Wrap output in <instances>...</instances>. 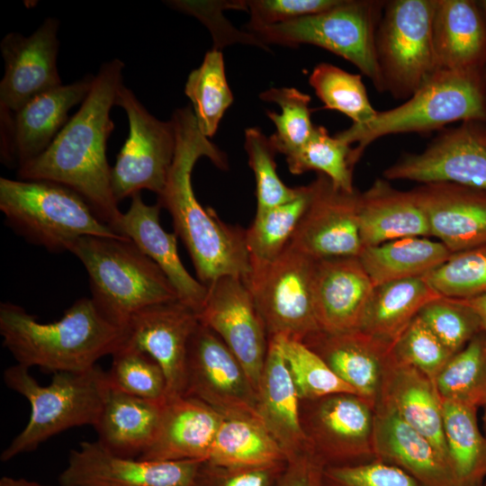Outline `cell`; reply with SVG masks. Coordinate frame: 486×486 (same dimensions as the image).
Here are the masks:
<instances>
[{
  "instance_id": "cell-51",
  "label": "cell",
  "mask_w": 486,
  "mask_h": 486,
  "mask_svg": "<svg viewBox=\"0 0 486 486\" xmlns=\"http://www.w3.org/2000/svg\"><path fill=\"white\" fill-rule=\"evenodd\" d=\"M324 462L308 450L286 462L275 486H325Z\"/></svg>"
},
{
  "instance_id": "cell-33",
  "label": "cell",
  "mask_w": 486,
  "mask_h": 486,
  "mask_svg": "<svg viewBox=\"0 0 486 486\" xmlns=\"http://www.w3.org/2000/svg\"><path fill=\"white\" fill-rule=\"evenodd\" d=\"M452 253L438 240L409 237L363 248L358 258L374 285L422 277Z\"/></svg>"
},
{
  "instance_id": "cell-47",
  "label": "cell",
  "mask_w": 486,
  "mask_h": 486,
  "mask_svg": "<svg viewBox=\"0 0 486 486\" xmlns=\"http://www.w3.org/2000/svg\"><path fill=\"white\" fill-rule=\"evenodd\" d=\"M392 351L433 381L453 356L418 315L392 344Z\"/></svg>"
},
{
  "instance_id": "cell-28",
  "label": "cell",
  "mask_w": 486,
  "mask_h": 486,
  "mask_svg": "<svg viewBox=\"0 0 486 486\" xmlns=\"http://www.w3.org/2000/svg\"><path fill=\"white\" fill-rule=\"evenodd\" d=\"M433 45L437 69L482 74L486 22L471 0H435Z\"/></svg>"
},
{
  "instance_id": "cell-41",
  "label": "cell",
  "mask_w": 486,
  "mask_h": 486,
  "mask_svg": "<svg viewBox=\"0 0 486 486\" xmlns=\"http://www.w3.org/2000/svg\"><path fill=\"white\" fill-rule=\"evenodd\" d=\"M301 400H316L338 393L356 392L303 342L275 337ZM357 395V394H356Z\"/></svg>"
},
{
  "instance_id": "cell-46",
  "label": "cell",
  "mask_w": 486,
  "mask_h": 486,
  "mask_svg": "<svg viewBox=\"0 0 486 486\" xmlns=\"http://www.w3.org/2000/svg\"><path fill=\"white\" fill-rule=\"evenodd\" d=\"M418 316L453 355L482 332L476 313L458 299L441 296L426 304Z\"/></svg>"
},
{
  "instance_id": "cell-12",
  "label": "cell",
  "mask_w": 486,
  "mask_h": 486,
  "mask_svg": "<svg viewBox=\"0 0 486 486\" xmlns=\"http://www.w3.org/2000/svg\"><path fill=\"white\" fill-rule=\"evenodd\" d=\"M184 395L222 417L257 418V392L245 369L212 329L200 321L188 346Z\"/></svg>"
},
{
  "instance_id": "cell-42",
  "label": "cell",
  "mask_w": 486,
  "mask_h": 486,
  "mask_svg": "<svg viewBox=\"0 0 486 486\" xmlns=\"http://www.w3.org/2000/svg\"><path fill=\"white\" fill-rule=\"evenodd\" d=\"M259 98L281 107V113L266 111L276 129L269 137L275 151L286 156L302 147L315 129L309 107L310 96L294 87H271Z\"/></svg>"
},
{
  "instance_id": "cell-1",
  "label": "cell",
  "mask_w": 486,
  "mask_h": 486,
  "mask_svg": "<svg viewBox=\"0 0 486 486\" xmlns=\"http://www.w3.org/2000/svg\"><path fill=\"white\" fill-rule=\"evenodd\" d=\"M176 149L158 202L170 214L175 233L184 244L198 280L208 286L230 275L246 280L251 273L246 230L222 221L214 210L198 202L192 184L197 160L208 158L217 167H229L227 156L200 130L190 106L176 109L170 119Z\"/></svg>"
},
{
  "instance_id": "cell-31",
  "label": "cell",
  "mask_w": 486,
  "mask_h": 486,
  "mask_svg": "<svg viewBox=\"0 0 486 486\" xmlns=\"http://www.w3.org/2000/svg\"><path fill=\"white\" fill-rule=\"evenodd\" d=\"M164 401L142 399L110 386L94 425L97 441L114 454L139 458L158 430Z\"/></svg>"
},
{
  "instance_id": "cell-5",
  "label": "cell",
  "mask_w": 486,
  "mask_h": 486,
  "mask_svg": "<svg viewBox=\"0 0 486 486\" xmlns=\"http://www.w3.org/2000/svg\"><path fill=\"white\" fill-rule=\"evenodd\" d=\"M5 385L24 397L31 413L23 429L1 453L7 462L35 450L41 443L67 429L96 424L110 388L107 372L99 365L83 372L54 373L48 385L40 384L21 364L7 367Z\"/></svg>"
},
{
  "instance_id": "cell-26",
  "label": "cell",
  "mask_w": 486,
  "mask_h": 486,
  "mask_svg": "<svg viewBox=\"0 0 486 486\" xmlns=\"http://www.w3.org/2000/svg\"><path fill=\"white\" fill-rule=\"evenodd\" d=\"M303 343L357 395L375 406L392 345L361 330L342 333L319 330Z\"/></svg>"
},
{
  "instance_id": "cell-30",
  "label": "cell",
  "mask_w": 486,
  "mask_h": 486,
  "mask_svg": "<svg viewBox=\"0 0 486 486\" xmlns=\"http://www.w3.org/2000/svg\"><path fill=\"white\" fill-rule=\"evenodd\" d=\"M358 227L363 248L409 237H429L427 217L410 190L376 179L358 194Z\"/></svg>"
},
{
  "instance_id": "cell-39",
  "label": "cell",
  "mask_w": 486,
  "mask_h": 486,
  "mask_svg": "<svg viewBox=\"0 0 486 486\" xmlns=\"http://www.w3.org/2000/svg\"><path fill=\"white\" fill-rule=\"evenodd\" d=\"M353 148L351 145L330 136L323 126H316L308 141L300 148L284 156L289 171L301 175L308 171H316L326 176L334 186L352 193Z\"/></svg>"
},
{
  "instance_id": "cell-43",
  "label": "cell",
  "mask_w": 486,
  "mask_h": 486,
  "mask_svg": "<svg viewBox=\"0 0 486 486\" xmlns=\"http://www.w3.org/2000/svg\"><path fill=\"white\" fill-rule=\"evenodd\" d=\"M112 356L106 371L111 387L146 400H166L164 373L149 356L123 344Z\"/></svg>"
},
{
  "instance_id": "cell-57",
  "label": "cell",
  "mask_w": 486,
  "mask_h": 486,
  "mask_svg": "<svg viewBox=\"0 0 486 486\" xmlns=\"http://www.w3.org/2000/svg\"><path fill=\"white\" fill-rule=\"evenodd\" d=\"M485 134H486V128H485Z\"/></svg>"
},
{
  "instance_id": "cell-20",
  "label": "cell",
  "mask_w": 486,
  "mask_h": 486,
  "mask_svg": "<svg viewBox=\"0 0 486 486\" xmlns=\"http://www.w3.org/2000/svg\"><path fill=\"white\" fill-rule=\"evenodd\" d=\"M307 430L312 450L325 463L338 464L374 457V405L354 393H338L316 400Z\"/></svg>"
},
{
  "instance_id": "cell-3",
  "label": "cell",
  "mask_w": 486,
  "mask_h": 486,
  "mask_svg": "<svg viewBox=\"0 0 486 486\" xmlns=\"http://www.w3.org/2000/svg\"><path fill=\"white\" fill-rule=\"evenodd\" d=\"M0 334L18 364L53 374L91 369L126 340L125 329L105 319L87 297L76 301L58 320L47 323L19 305L1 302Z\"/></svg>"
},
{
  "instance_id": "cell-13",
  "label": "cell",
  "mask_w": 486,
  "mask_h": 486,
  "mask_svg": "<svg viewBox=\"0 0 486 486\" xmlns=\"http://www.w3.org/2000/svg\"><path fill=\"white\" fill-rule=\"evenodd\" d=\"M208 287L199 321L229 347L248 374L256 392L269 338L253 297L239 277H220Z\"/></svg>"
},
{
  "instance_id": "cell-49",
  "label": "cell",
  "mask_w": 486,
  "mask_h": 486,
  "mask_svg": "<svg viewBox=\"0 0 486 486\" xmlns=\"http://www.w3.org/2000/svg\"><path fill=\"white\" fill-rule=\"evenodd\" d=\"M340 0H249L245 1L250 19L248 31L284 23L325 12Z\"/></svg>"
},
{
  "instance_id": "cell-40",
  "label": "cell",
  "mask_w": 486,
  "mask_h": 486,
  "mask_svg": "<svg viewBox=\"0 0 486 486\" xmlns=\"http://www.w3.org/2000/svg\"><path fill=\"white\" fill-rule=\"evenodd\" d=\"M309 84L324 104V109L344 113L353 121L352 124H364L378 112L372 106L359 74L322 62L312 69Z\"/></svg>"
},
{
  "instance_id": "cell-34",
  "label": "cell",
  "mask_w": 486,
  "mask_h": 486,
  "mask_svg": "<svg viewBox=\"0 0 486 486\" xmlns=\"http://www.w3.org/2000/svg\"><path fill=\"white\" fill-rule=\"evenodd\" d=\"M443 432L456 486H482L486 480V435L472 405L442 400Z\"/></svg>"
},
{
  "instance_id": "cell-53",
  "label": "cell",
  "mask_w": 486,
  "mask_h": 486,
  "mask_svg": "<svg viewBox=\"0 0 486 486\" xmlns=\"http://www.w3.org/2000/svg\"><path fill=\"white\" fill-rule=\"evenodd\" d=\"M0 486H50L44 485L37 482L29 481L23 478H14L3 476L0 480Z\"/></svg>"
},
{
  "instance_id": "cell-24",
  "label": "cell",
  "mask_w": 486,
  "mask_h": 486,
  "mask_svg": "<svg viewBox=\"0 0 486 486\" xmlns=\"http://www.w3.org/2000/svg\"><path fill=\"white\" fill-rule=\"evenodd\" d=\"M161 206L147 204L140 193L131 196L128 211L122 213L118 233L129 238L165 274L175 288L178 301L201 311L208 287L194 278L183 265L177 249V236L166 232L159 222Z\"/></svg>"
},
{
  "instance_id": "cell-25",
  "label": "cell",
  "mask_w": 486,
  "mask_h": 486,
  "mask_svg": "<svg viewBox=\"0 0 486 486\" xmlns=\"http://www.w3.org/2000/svg\"><path fill=\"white\" fill-rule=\"evenodd\" d=\"M222 416L186 395L165 400L157 435L139 457L146 461L209 460Z\"/></svg>"
},
{
  "instance_id": "cell-56",
  "label": "cell",
  "mask_w": 486,
  "mask_h": 486,
  "mask_svg": "<svg viewBox=\"0 0 486 486\" xmlns=\"http://www.w3.org/2000/svg\"><path fill=\"white\" fill-rule=\"evenodd\" d=\"M482 486H486V480L484 481Z\"/></svg>"
},
{
  "instance_id": "cell-18",
  "label": "cell",
  "mask_w": 486,
  "mask_h": 486,
  "mask_svg": "<svg viewBox=\"0 0 486 486\" xmlns=\"http://www.w3.org/2000/svg\"><path fill=\"white\" fill-rule=\"evenodd\" d=\"M59 22L48 17L29 36L8 32L0 43L4 75L0 114H10L36 96L60 86L57 66Z\"/></svg>"
},
{
  "instance_id": "cell-27",
  "label": "cell",
  "mask_w": 486,
  "mask_h": 486,
  "mask_svg": "<svg viewBox=\"0 0 486 486\" xmlns=\"http://www.w3.org/2000/svg\"><path fill=\"white\" fill-rule=\"evenodd\" d=\"M376 403L390 409L428 437L448 461L442 399L434 381L399 360L392 351L385 364Z\"/></svg>"
},
{
  "instance_id": "cell-21",
  "label": "cell",
  "mask_w": 486,
  "mask_h": 486,
  "mask_svg": "<svg viewBox=\"0 0 486 486\" xmlns=\"http://www.w3.org/2000/svg\"><path fill=\"white\" fill-rule=\"evenodd\" d=\"M410 192L427 217L430 236L452 254L486 246V191L436 182Z\"/></svg>"
},
{
  "instance_id": "cell-22",
  "label": "cell",
  "mask_w": 486,
  "mask_h": 486,
  "mask_svg": "<svg viewBox=\"0 0 486 486\" xmlns=\"http://www.w3.org/2000/svg\"><path fill=\"white\" fill-rule=\"evenodd\" d=\"M374 287L358 256L315 260L312 295L320 330H358Z\"/></svg>"
},
{
  "instance_id": "cell-50",
  "label": "cell",
  "mask_w": 486,
  "mask_h": 486,
  "mask_svg": "<svg viewBox=\"0 0 486 486\" xmlns=\"http://www.w3.org/2000/svg\"><path fill=\"white\" fill-rule=\"evenodd\" d=\"M285 464L220 466L204 462L196 486H275Z\"/></svg>"
},
{
  "instance_id": "cell-52",
  "label": "cell",
  "mask_w": 486,
  "mask_h": 486,
  "mask_svg": "<svg viewBox=\"0 0 486 486\" xmlns=\"http://www.w3.org/2000/svg\"><path fill=\"white\" fill-rule=\"evenodd\" d=\"M461 301L476 313L481 323L482 330L486 334V294Z\"/></svg>"
},
{
  "instance_id": "cell-58",
  "label": "cell",
  "mask_w": 486,
  "mask_h": 486,
  "mask_svg": "<svg viewBox=\"0 0 486 486\" xmlns=\"http://www.w3.org/2000/svg\"><path fill=\"white\" fill-rule=\"evenodd\" d=\"M485 435H486V428H485Z\"/></svg>"
},
{
  "instance_id": "cell-17",
  "label": "cell",
  "mask_w": 486,
  "mask_h": 486,
  "mask_svg": "<svg viewBox=\"0 0 486 486\" xmlns=\"http://www.w3.org/2000/svg\"><path fill=\"white\" fill-rule=\"evenodd\" d=\"M94 76L43 93L14 113L0 114L1 161L20 166L43 153L66 125L69 111L87 96Z\"/></svg>"
},
{
  "instance_id": "cell-19",
  "label": "cell",
  "mask_w": 486,
  "mask_h": 486,
  "mask_svg": "<svg viewBox=\"0 0 486 486\" xmlns=\"http://www.w3.org/2000/svg\"><path fill=\"white\" fill-rule=\"evenodd\" d=\"M199 324L197 313L176 300L136 312L126 328V345L149 356L162 369L166 399L184 395L190 339Z\"/></svg>"
},
{
  "instance_id": "cell-23",
  "label": "cell",
  "mask_w": 486,
  "mask_h": 486,
  "mask_svg": "<svg viewBox=\"0 0 486 486\" xmlns=\"http://www.w3.org/2000/svg\"><path fill=\"white\" fill-rule=\"evenodd\" d=\"M374 459L395 465L420 486H456L446 458L435 445L390 409L374 406Z\"/></svg>"
},
{
  "instance_id": "cell-32",
  "label": "cell",
  "mask_w": 486,
  "mask_h": 486,
  "mask_svg": "<svg viewBox=\"0 0 486 486\" xmlns=\"http://www.w3.org/2000/svg\"><path fill=\"white\" fill-rule=\"evenodd\" d=\"M439 297L424 276L375 285L358 330L392 345L421 309Z\"/></svg>"
},
{
  "instance_id": "cell-54",
  "label": "cell",
  "mask_w": 486,
  "mask_h": 486,
  "mask_svg": "<svg viewBox=\"0 0 486 486\" xmlns=\"http://www.w3.org/2000/svg\"><path fill=\"white\" fill-rule=\"evenodd\" d=\"M486 22V0L476 1Z\"/></svg>"
},
{
  "instance_id": "cell-45",
  "label": "cell",
  "mask_w": 486,
  "mask_h": 486,
  "mask_svg": "<svg viewBox=\"0 0 486 486\" xmlns=\"http://www.w3.org/2000/svg\"><path fill=\"white\" fill-rule=\"evenodd\" d=\"M244 148L255 176L256 211L285 203L299 195L301 186L291 188L279 177L274 160L277 152L259 128L246 129Z\"/></svg>"
},
{
  "instance_id": "cell-37",
  "label": "cell",
  "mask_w": 486,
  "mask_h": 486,
  "mask_svg": "<svg viewBox=\"0 0 486 486\" xmlns=\"http://www.w3.org/2000/svg\"><path fill=\"white\" fill-rule=\"evenodd\" d=\"M310 186H301L299 195L285 203L256 211L246 230V244L251 267L275 259L289 244L310 199Z\"/></svg>"
},
{
  "instance_id": "cell-44",
  "label": "cell",
  "mask_w": 486,
  "mask_h": 486,
  "mask_svg": "<svg viewBox=\"0 0 486 486\" xmlns=\"http://www.w3.org/2000/svg\"><path fill=\"white\" fill-rule=\"evenodd\" d=\"M424 277L443 297L465 300L486 294V246L453 253Z\"/></svg>"
},
{
  "instance_id": "cell-29",
  "label": "cell",
  "mask_w": 486,
  "mask_h": 486,
  "mask_svg": "<svg viewBox=\"0 0 486 486\" xmlns=\"http://www.w3.org/2000/svg\"><path fill=\"white\" fill-rule=\"evenodd\" d=\"M257 400L260 419L287 461L312 450L301 420V399L275 338L269 339Z\"/></svg>"
},
{
  "instance_id": "cell-2",
  "label": "cell",
  "mask_w": 486,
  "mask_h": 486,
  "mask_svg": "<svg viewBox=\"0 0 486 486\" xmlns=\"http://www.w3.org/2000/svg\"><path fill=\"white\" fill-rule=\"evenodd\" d=\"M123 68L119 58L104 62L79 109L48 148L17 168L18 179L51 181L76 192L116 233L122 212L112 189L106 147Z\"/></svg>"
},
{
  "instance_id": "cell-11",
  "label": "cell",
  "mask_w": 486,
  "mask_h": 486,
  "mask_svg": "<svg viewBox=\"0 0 486 486\" xmlns=\"http://www.w3.org/2000/svg\"><path fill=\"white\" fill-rule=\"evenodd\" d=\"M115 105L127 115L129 135L112 167L113 195L118 202L144 189L159 195L175 155L173 122L152 115L124 85L118 91Z\"/></svg>"
},
{
  "instance_id": "cell-48",
  "label": "cell",
  "mask_w": 486,
  "mask_h": 486,
  "mask_svg": "<svg viewBox=\"0 0 486 486\" xmlns=\"http://www.w3.org/2000/svg\"><path fill=\"white\" fill-rule=\"evenodd\" d=\"M324 482L325 486H420L400 468L376 459L327 466Z\"/></svg>"
},
{
  "instance_id": "cell-15",
  "label": "cell",
  "mask_w": 486,
  "mask_h": 486,
  "mask_svg": "<svg viewBox=\"0 0 486 486\" xmlns=\"http://www.w3.org/2000/svg\"><path fill=\"white\" fill-rule=\"evenodd\" d=\"M386 180L446 182L486 191V134L464 122L436 137L420 153H408L383 171Z\"/></svg>"
},
{
  "instance_id": "cell-8",
  "label": "cell",
  "mask_w": 486,
  "mask_h": 486,
  "mask_svg": "<svg viewBox=\"0 0 486 486\" xmlns=\"http://www.w3.org/2000/svg\"><path fill=\"white\" fill-rule=\"evenodd\" d=\"M382 5L376 1L340 0L325 12L249 32L264 45L325 49L354 64L383 92L375 46Z\"/></svg>"
},
{
  "instance_id": "cell-35",
  "label": "cell",
  "mask_w": 486,
  "mask_h": 486,
  "mask_svg": "<svg viewBox=\"0 0 486 486\" xmlns=\"http://www.w3.org/2000/svg\"><path fill=\"white\" fill-rule=\"evenodd\" d=\"M287 457L261 420L223 417L209 460L220 466L285 464Z\"/></svg>"
},
{
  "instance_id": "cell-10",
  "label": "cell",
  "mask_w": 486,
  "mask_h": 486,
  "mask_svg": "<svg viewBox=\"0 0 486 486\" xmlns=\"http://www.w3.org/2000/svg\"><path fill=\"white\" fill-rule=\"evenodd\" d=\"M315 259L292 248L273 261L254 266L244 280L269 339L284 337L303 342L320 330L313 306Z\"/></svg>"
},
{
  "instance_id": "cell-9",
  "label": "cell",
  "mask_w": 486,
  "mask_h": 486,
  "mask_svg": "<svg viewBox=\"0 0 486 486\" xmlns=\"http://www.w3.org/2000/svg\"><path fill=\"white\" fill-rule=\"evenodd\" d=\"M375 38L383 91L410 97L437 69L432 33L435 0L383 4Z\"/></svg>"
},
{
  "instance_id": "cell-7",
  "label": "cell",
  "mask_w": 486,
  "mask_h": 486,
  "mask_svg": "<svg viewBox=\"0 0 486 486\" xmlns=\"http://www.w3.org/2000/svg\"><path fill=\"white\" fill-rule=\"evenodd\" d=\"M0 210L17 235L51 252L68 251L85 236L125 237L102 221L79 194L51 181L1 177Z\"/></svg>"
},
{
  "instance_id": "cell-55",
  "label": "cell",
  "mask_w": 486,
  "mask_h": 486,
  "mask_svg": "<svg viewBox=\"0 0 486 486\" xmlns=\"http://www.w3.org/2000/svg\"><path fill=\"white\" fill-rule=\"evenodd\" d=\"M481 407L483 409V423L484 428H486V398Z\"/></svg>"
},
{
  "instance_id": "cell-4",
  "label": "cell",
  "mask_w": 486,
  "mask_h": 486,
  "mask_svg": "<svg viewBox=\"0 0 486 486\" xmlns=\"http://www.w3.org/2000/svg\"><path fill=\"white\" fill-rule=\"evenodd\" d=\"M68 252L86 270L96 309L117 327L125 329L146 307L178 300L162 270L127 237H81Z\"/></svg>"
},
{
  "instance_id": "cell-6",
  "label": "cell",
  "mask_w": 486,
  "mask_h": 486,
  "mask_svg": "<svg viewBox=\"0 0 486 486\" xmlns=\"http://www.w3.org/2000/svg\"><path fill=\"white\" fill-rule=\"evenodd\" d=\"M486 122V84L482 74L436 70L400 106L377 112L369 122L335 134L353 148L355 166L377 139L398 133L425 132L446 124Z\"/></svg>"
},
{
  "instance_id": "cell-16",
  "label": "cell",
  "mask_w": 486,
  "mask_h": 486,
  "mask_svg": "<svg viewBox=\"0 0 486 486\" xmlns=\"http://www.w3.org/2000/svg\"><path fill=\"white\" fill-rule=\"evenodd\" d=\"M310 199L288 244L315 259L358 256L363 246L358 227V194L333 185L318 174L310 184Z\"/></svg>"
},
{
  "instance_id": "cell-14",
  "label": "cell",
  "mask_w": 486,
  "mask_h": 486,
  "mask_svg": "<svg viewBox=\"0 0 486 486\" xmlns=\"http://www.w3.org/2000/svg\"><path fill=\"white\" fill-rule=\"evenodd\" d=\"M204 462L146 461L112 454L97 440L70 451L60 486H196Z\"/></svg>"
},
{
  "instance_id": "cell-36",
  "label": "cell",
  "mask_w": 486,
  "mask_h": 486,
  "mask_svg": "<svg viewBox=\"0 0 486 486\" xmlns=\"http://www.w3.org/2000/svg\"><path fill=\"white\" fill-rule=\"evenodd\" d=\"M184 94L192 103L201 132L213 137L234 99L220 50L214 48L205 53L202 64L189 74Z\"/></svg>"
},
{
  "instance_id": "cell-38",
  "label": "cell",
  "mask_w": 486,
  "mask_h": 486,
  "mask_svg": "<svg viewBox=\"0 0 486 486\" xmlns=\"http://www.w3.org/2000/svg\"><path fill=\"white\" fill-rule=\"evenodd\" d=\"M434 383L442 400L480 408L486 398V334L479 333L453 355Z\"/></svg>"
}]
</instances>
